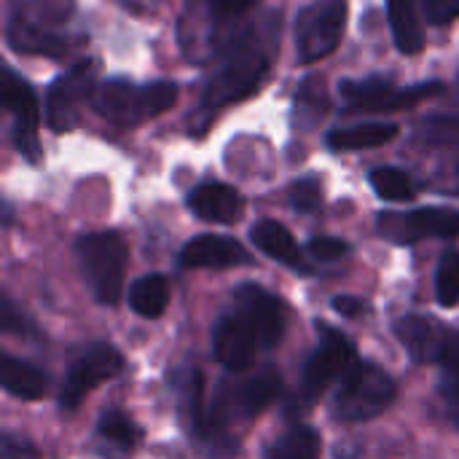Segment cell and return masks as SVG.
Masks as SVG:
<instances>
[{
  "label": "cell",
  "instance_id": "19",
  "mask_svg": "<svg viewBox=\"0 0 459 459\" xmlns=\"http://www.w3.org/2000/svg\"><path fill=\"white\" fill-rule=\"evenodd\" d=\"M188 207L210 223H237L245 212V196L226 183H202L188 194Z\"/></svg>",
  "mask_w": 459,
  "mask_h": 459
},
{
  "label": "cell",
  "instance_id": "2",
  "mask_svg": "<svg viewBox=\"0 0 459 459\" xmlns=\"http://www.w3.org/2000/svg\"><path fill=\"white\" fill-rule=\"evenodd\" d=\"M178 97L180 89L175 81L134 83L126 78H108L94 86L91 108L113 124L134 126L172 110Z\"/></svg>",
  "mask_w": 459,
  "mask_h": 459
},
{
  "label": "cell",
  "instance_id": "31",
  "mask_svg": "<svg viewBox=\"0 0 459 459\" xmlns=\"http://www.w3.org/2000/svg\"><path fill=\"white\" fill-rule=\"evenodd\" d=\"M309 255L315 261H323V264H331V261H339L350 253V245L344 239H336V237H312L309 245H307Z\"/></svg>",
  "mask_w": 459,
  "mask_h": 459
},
{
  "label": "cell",
  "instance_id": "4",
  "mask_svg": "<svg viewBox=\"0 0 459 459\" xmlns=\"http://www.w3.org/2000/svg\"><path fill=\"white\" fill-rule=\"evenodd\" d=\"M75 255L94 299L105 307H116L124 290V272L129 261L124 237L116 231L83 234L75 242Z\"/></svg>",
  "mask_w": 459,
  "mask_h": 459
},
{
  "label": "cell",
  "instance_id": "9",
  "mask_svg": "<svg viewBox=\"0 0 459 459\" xmlns=\"http://www.w3.org/2000/svg\"><path fill=\"white\" fill-rule=\"evenodd\" d=\"M121 368H124V358H121V352L116 347H110V344H91L67 368L62 390H59V406L65 411L78 409L81 401L91 390H97L100 385L116 379Z\"/></svg>",
  "mask_w": 459,
  "mask_h": 459
},
{
  "label": "cell",
  "instance_id": "27",
  "mask_svg": "<svg viewBox=\"0 0 459 459\" xmlns=\"http://www.w3.org/2000/svg\"><path fill=\"white\" fill-rule=\"evenodd\" d=\"M371 188L385 199V202H411L417 196V180L398 169V167H377L371 175Z\"/></svg>",
  "mask_w": 459,
  "mask_h": 459
},
{
  "label": "cell",
  "instance_id": "11",
  "mask_svg": "<svg viewBox=\"0 0 459 459\" xmlns=\"http://www.w3.org/2000/svg\"><path fill=\"white\" fill-rule=\"evenodd\" d=\"M94 65L78 62L59 75L46 94V121L54 132H67L81 118V105L94 94Z\"/></svg>",
  "mask_w": 459,
  "mask_h": 459
},
{
  "label": "cell",
  "instance_id": "26",
  "mask_svg": "<svg viewBox=\"0 0 459 459\" xmlns=\"http://www.w3.org/2000/svg\"><path fill=\"white\" fill-rule=\"evenodd\" d=\"M320 436L315 428L296 425L266 446V459H317Z\"/></svg>",
  "mask_w": 459,
  "mask_h": 459
},
{
  "label": "cell",
  "instance_id": "3",
  "mask_svg": "<svg viewBox=\"0 0 459 459\" xmlns=\"http://www.w3.org/2000/svg\"><path fill=\"white\" fill-rule=\"evenodd\" d=\"M280 374L274 366H264L261 371L245 377V379H234L226 382L221 387V395L215 398V409L210 417V438L215 452L221 449V444H226L229 449H234V444L229 441V422L231 420H253L258 417L264 409H269L277 395H280Z\"/></svg>",
  "mask_w": 459,
  "mask_h": 459
},
{
  "label": "cell",
  "instance_id": "24",
  "mask_svg": "<svg viewBox=\"0 0 459 459\" xmlns=\"http://www.w3.org/2000/svg\"><path fill=\"white\" fill-rule=\"evenodd\" d=\"M143 433L140 428L134 425L132 417H126L124 411L118 409H110L100 417V425H97V444L105 449V455H113V457H121V455H129L137 449Z\"/></svg>",
  "mask_w": 459,
  "mask_h": 459
},
{
  "label": "cell",
  "instance_id": "1",
  "mask_svg": "<svg viewBox=\"0 0 459 459\" xmlns=\"http://www.w3.org/2000/svg\"><path fill=\"white\" fill-rule=\"evenodd\" d=\"M269 67H272V51L266 48V43L253 30L237 35L234 43L223 51L221 65L210 75L202 105L207 110H218L253 97L264 86Z\"/></svg>",
  "mask_w": 459,
  "mask_h": 459
},
{
  "label": "cell",
  "instance_id": "15",
  "mask_svg": "<svg viewBox=\"0 0 459 459\" xmlns=\"http://www.w3.org/2000/svg\"><path fill=\"white\" fill-rule=\"evenodd\" d=\"M234 301H237V309L247 315V320L253 323L258 339H261V347L264 350H272L282 342V333H285V312H282V304L277 296H272L266 288L261 285H242L237 293H234Z\"/></svg>",
  "mask_w": 459,
  "mask_h": 459
},
{
  "label": "cell",
  "instance_id": "35",
  "mask_svg": "<svg viewBox=\"0 0 459 459\" xmlns=\"http://www.w3.org/2000/svg\"><path fill=\"white\" fill-rule=\"evenodd\" d=\"M3 459H38V449L19 436H5L3 438Z\"/></svg>",
  "mask_w": 459,
  "mask_h": 459
},
{
  "label": "cell",
  "instance_id": "8",
  "mask_svg": "<svg viewBox=\"0 0 459 459\" xmlns=\"http://www.w3.org/2000/svg\"><path fill=\"white\" fill-rule=\"evenodd\" d=\"M444 91L441 81H425L409 89H401L393 83L387 75H368V78H352L342 81V97L350 108L355 110H374V113H387V110H401L411 108L425 97H433Z\"/></svg>",
  "mask_w": 459,
  "mask_h": 459
},
{
  "label": "cell",
  "instance_id": "10",
  "mask_svg": "<svg viewBox=\"0 0 459 459\" xmlns=\"http://www.w3.org/2000/svg\"><path fill=\"white\" fill-rule=\"evenodd\" d=\"M379 234L398 245H414L420 239H455L459 237V210L420 207L403 215L385 212L379 215Z\"/></svg>",
  "mask_w": 459,
  "mask_h": 459
},
{
  "label": "cell",
  "instance_id": "12",
  "mask_svg": "<svg viewBox=\"0 0 459 459\" xmlns=\"http://www.w3.org/2000/svg\"><path fill=\"white\" fill-rule=\"evenodd\" d=\"M3 105L13 118V143L19 153L35 164L40 159V145H38L40 108H38V97L32 86L22 75H16L11 67H5L3 73Z\"/></svg>",
  "mask_w": 459,
  "mask_h": 459
},
{
  "label": "cell",
  "instance_id": "6",
  "mask_svg": "<svg viewBox=\"0 0 459 459\" xmlns=\"http://www.w3.org/2000/svg\"><path fill=\"white\" fill-rule=\"evenodd\" d=\"M395 401V382L377 366L360 360L339 385L333 398V414L347 422H363L379 417Z\"/></svg>",
  "mask_w": 459,
  "mask_h": 459
},
{
  "label": "cell",
  "instance_id": "34",
  "mask_svg": "<svg viewBox=\"0 0 459 459\" xmlns=\"http://www.w3.org/2000/svg\"><path fill=\"white\" fill-rule=\"evenodd\" d=\"M444 366H446V377H444L446 390L455 401H459V333L452 336V342H449V352L444 358Z\"/></svg>",
  "mask_w": 459,
  "mask_h": 459
},
{
  "label": "cell",
  "instance_id": "32",
  "mask_svg": "<svg viewBox=\"0 0 459 459\" xmlns=\"http://www.w3.org/2000/svg\"><path fill=\"white\" fill-rule=\"evenodd\" d=\"M3 331L5 333H19V336H35V325L32 320L11 301V299H3V320H0Z\"/></svg>",
  "mask_w": 459,
  "mask_h": 459
},
{
  "label": "cell",
  "instance_id": "28",
  "mask_svg": "<svg viewBox=\"0 0 459 459\" xmlns=\"http://www.w3.org/2000/svg\"><path fill=\"white\" fill-rule=\"evenodd\" d=\"M328 113V94H325V81L320 75H309L304 78L299 97H296V121H301L304 126L317 124L323 116Z\"/></svg>",
  "mask_w": 459,
  "mask_h": 459
},
{
  "label": "cell",
  "instance_id": "21",
  "mask_svg": "<svg viewBox=\"0 0 459 459\" xmlns=\"http://www.w3.org/2000/svg\"><path fill=\"white\" fill-rule=\"evenodd\" d=\"M398 137V126L390 121H368L355 126H336L325 134V145L336 153L342 151H363V148H379Z\"/></svg>",
  "mask_w": 459,
  "mask_h": 459
},
{
  "label": "cell",
  "instance_id": "16",
  "mask_svg": "<svg viewBox=\"0 0 459 459\" xmlns=\"http://www.w3.org/2000/svg\"><path fill=\"white\" fill-rule=\"evenodd\" d=\"M395 336L414 363H444L452 336L446 328L422 315H406L395 323Z\"/></svg>",
  "mask_w": 459,
  "mask_h": 459
},
{
  "label": "cell",
  "instance_id": "36",
  "mask_svg": "<svg viewBox=\"0 0 459 459\" xmlns=\"http://www.w3.org/2000/svg\"><path fill=\"white\" fill-rule=\"evenodd\" d=\"M333 309L344 317H358L363 312V301L355 296H339V299H333Z\"/></svg>",
  "mask_w": 459,
  "mask_h": 459
},
{
  "label": "cell",
  "instance_id": "17",
  "mask_svg": "<svg viewBox=\"0 0 459 459\" xmlns=\"http://www.w3.org/2000/svg\"><path fill=\"white\" fill-rule=\"evenodd\" d=\"M247 261H250V253L237 239L221 237V234L194 237L180 253V264L186 269H231Z\"/></svg>",
  "mask_w": 459,
  "mask_h": 459
},
{
  "label": "cell",
  "instance_id": "13",
  "mask_svg": "<svg viewBox=\"0 0 459 459\" xmlns=\"http://www.w3.org/2000/svg\"><path fill=\"white\" fill-rule=\"evenodd\" d=\"M261 0H188V11L183 16V24H191V32L180 35V43L186 48V54L196 46V40L202 38V30L207 27V56L218 54L215 40H223V27L239 16H245L250 8H255ZM229 48V43L223 40V51Z\"/></svg>",
  "mask_w": 459,
  "mask_h": 459
},
{
  "label": "cell",
  "instance_id": "23",
  "mask_svg": "<svg viewBox=\"0 0 459 459\" xmlns=\"http://www.w3.org/2000/svg\"><path fill=\"white\" fill-rule=\"evenodd\" d=\"M250 239L269 258H274V261H280L285 266H293V269H304L301 247H299L296 237L282 223H277V221H261V223L253 226Z\"/></svg>",
  "mask_w": 459,
  "mask_h": 459
},
{
  "label": "cell",
  "instance_id": "7",
  "mask_svg": "<svg viewBox=\"0 0 459 459\" xmlns=\"http://www.w3.org/2000/svg\"><path fill=\"white\" fill-rule=\"evenodd\" d=\"M347 0H315L299 11L296 46L301 62H320L336 51L347 27Z\"/></svg>",
  "mask_w": 459,
  "mask_h": 459
},
{
  "label": "cell",
  "instance_id": "14",
  "mask_svg": "<svg viewBox=\"0 0 459 459\" xmlns=\"http://www.w3.org/2000/svg\"><path fill=\"white\" fill-rule=\"evenodd\" d=\"M261 339L245 312L223 315L212 331V355L229 374H245L255 366Z\"/></svg>",
  "mask_w": 459,
  "mask_h": 459
},
{
  "label": "cell",
  "instance_id": "5",
  "mask_svg": "<svg viewBox=\"0 0 459 459\" xmlns=\"http://www.w3.org/2000/svg\"><path fill=\"white\" fill-rule=\"evenodd\" d=\"M317 336H320V344L301 368L299 403L304 409L315 406L336 379L342 382L360 363L355 344L342 331H336L333 325L317 323Z\"/></svg>",
  "mask_w": 459,
  "mask_h": 459
},
{
  "label": "cell",
  "instance_id": "29",
  "mask_svg": "<svg viewBox=\"0 0 459 459\" xmlns=\"http://www.w3.org/2000/svg\"><path fill=\"white\" fill-rule=\"evenodd\" d=\"M436 299L441 307L459 304V253H446L436 272Z\"/></svg>",
  "mask_w": 459,
  "mask_h": 459
},
{
  "label": "cell",
  "instance_id": "30",
  "mask_svg": "<svg viewBox=\"0 0 459 459\" xmlns=\"http://www.w3.org/2000/svg\"><path fill=\"white\" fill-rule=\"evenodd\" d=\"M290 204L299 212H315L323 204V188L317 178H301L290 186Z\"/></svg>",
  "mask_w": 459,
  "mask_h": 459
},
{
  "label": "cell",
  "instance_id": "33",
  "mask_svg": "<svg viewBox=\"0 0 459 459\" xmlns=\"http://www.w3.org/2000/svg\"><path fill=\"white\" fill-rule=\"evenodd\" d=\"M420 3H422L425 19L436 27H444L459 19V0H420Z\"/></svg>",
  "mask_w": 459,
  "mask_h": 459
},
{
  "label": "cell",
  "instance_id": "22",
  "mask_svg": "<svg viewBox=\"0 0 459 459\" xmlns=\"http://www.w3.org/2000/svg\"><path fill=\"white\" fill-rule=\"evenodd\" d=\"M0 382L8 395L22 398V401H38L48 390V374L27 360L13 358V355H3Z\"/></svg>",
  "mask_w": 459,
  "mask_h": 459
},
{
  "label": "cell",
  "instance_id": "18",
  "mask_svg": "<svg viewBox=\"0 0 459 459\" xmlns=\"http://www.w3.org/2000/svg\"><path fill=\"white\" fill-rule=\"evenodd\" d=\"M169 385L178 395V414L186 425V430L202 441V444H212L210 438V417L204 414L202 406V374L191 366L175 368L169 377Z\"/></svg>",
  "mask_w": 459,
  "mask_h": 459
},
{
  "label": "cell",
  "instance_id": "25",
  "mask_svg": "<svg viewBox=\"0 0 459 459\" xmlns=\"http://www.w3.org/2000/svg\"><path fill=\"white\" fill-rule=\"evenodd\" d=\"M129 307L145 320H156L164 315L169 304V285L161 274H145L129 285Z\"/></svg>",
  "mask_w": 459,
  "mask_h": 459
},
{
  "label": "cell",
  "instance_id": "20",
  "mask_svg": "<svg viewBox=\"0 0 459 459\" xmlns=\"http://www.w3.org/2000/svg\"><path fill=\"white\" fill-rule=\"evenodd\" d=\"M393 38L401 54H420L425 48V24L417 0H385Z\"/></svg>",
  "mask_w": 459,
  "mask_h": 459
}]
</instances>
